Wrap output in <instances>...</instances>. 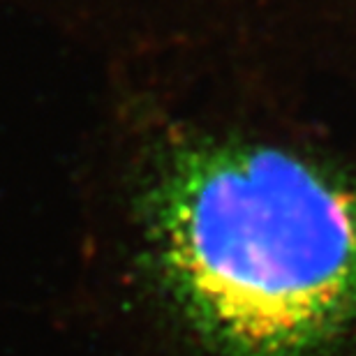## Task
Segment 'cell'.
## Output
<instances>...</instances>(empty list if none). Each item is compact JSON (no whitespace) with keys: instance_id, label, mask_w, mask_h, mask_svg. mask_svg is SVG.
<instances>
[{"instance_id":"cell-1","label":"cell","mask_w":356,"mask_h":356,"mask_svg":"<svg viewBox=\"0 0 356 356\" xmlns=\"http://www.w3.org/2000/svg\"><path fill=\"white\" fill-rule=\"evenodd\" d=\"M144 222L169 298L220 356H315L356 326L350 178L270 146H190Z\"/></svg>"}]
</instances>
